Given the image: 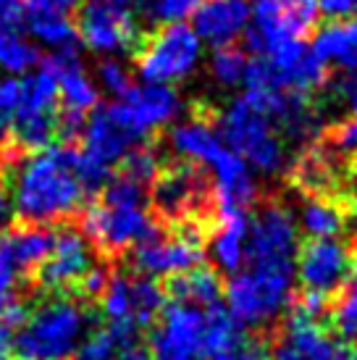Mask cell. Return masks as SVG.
<instances>
[{"mask_svg": "<svg viewBox=\"0 0 357 360\" xmlns=\"http://www.w3.org/2000/svg\"><path fill=\"white\" fill-rule=\"evenodd\" d=\"M105 176L89 166L79 148L48 145L16 163L11 208L27 224H53L74 216Z\"/></svg>", "mask_w": 357, "mask_h": 360, "instance_id": "1", "label": "cell"}, {"mask_svg": "<svg viewBox=\"0 0 357 360\" xmlns=\"http://www.w3.org/2000/svg\"><path fill=\"white\" fill-rule=\"evenodd\" d=\"M89 331V316L71 297H48L21 321L13 337L16 360H74Z\"/></svg>", "mask_w": 357, "mask_h": 360, "instance_id": "2", "label": "cell"}, {"mask_svg": "<svg viewBox=\"0 0 357 360\" xmlns=\"http://www.w3.org/2000/svg\"><path fill=\"white\" fill-rule=\"evenodd\" d=\"M297 279V263H263L245 260L231 274L226 287L228 313L242 326H266L276 321L292 302Z\"/></svg>", "mask_w": 357, "mask_h": 360, "instance_id": "3", "label": "cell"}, {"mask_svg": "<svg viewBox=\"0 0 357 360\" xmlns=\"http://www.w3.org/2000/svg\"><path fill=\"white\" fill-rule=\"evenodd\" d=\"M219 127L221 140L231 145V150L255 171L276 174L284 169L287 150L276 137V131L271 129V119L245 95L239 101L228 103L226 110L221 113Z\"/></svg>", "mask_w": 357, "mask_h": 360, "instance_id": "4", "label": "cell"}, {"mask_svg": "<svg viewBox=\"0 0 357 360\" xmlns=\"http://www.w3.org/2000/svg\"><path fill=\"white\" fill-rule=\"evenodd\" d=\"M202 40L184 21L163 24L137 48V71L148 84L169 87L197 69Z\"/></svg>", "mask_w": 357, "mask_h": 360, "instance_id": "5", "label": "cell"}, {"mask_svg": "<svg viewBox=\"0 0 357 360\" xmlns=\"http://www.w3.org/2000/svg\"><path fill=\"white\" fill-rule=\"evenodd\" d=\"M100 308L108 321V329L119 337H134L139 329H148L166 308V297L155 279L148 276H110L105 290L100 292Z\"/></svg>", "mask_w": 357, "mask_h": 360, "instance_id": "6", "label": "cell"}, {"mask_svg": "<svg viewBox=\"0 0 357 360\" xmlns=\"http://www.w3.org/2000/svg\"><path fill=\"white\" fill-rule=\"evenodd\" d=\"M252 27H247V48L263 56L284 48L289 42H302V37L316 27V0H252L249 6Z\"/></svg>", "mask_w": 357, "mask_h": 360, "instance_id": "7", "label": "cell"}, {"mask_svg": "<svg viewBox=\"0 0 357 360\" xmlns=\"http://www.w3.org/2000/svg\"><path fill=\"white\" fill-rule=\"evenodd\" d=\"M155 234V221L145 202H95L84 213V237L108 252L137 248Z\"/></svg>", "mask_w": 357, "mask_h": 360, "instance_id": "8", "label": "cell"}, {"mask_svg": "<svg viewBox=\"0 0 357 360\" xmlns=\"http://www.w3.org/2000/svg\"><path fill=\"white\" fill-rule=\"evenodd\" d=\"M150 337V360H205V313L187 302L160 310Z\"/></svg>", "mask_w": 357, "mask_h": 360, "instance_id": "9", "label": "cell"}, {"mask_svg": "<svg viewBox=\"0 0 357 360\" xmlns=\"http://www.w3.org/2000/svg\"><path fill=\"white\" fill-rule=\"evenodd\" d=\"M210 202V187L195 163H176L155 176L152 205L163 219L187 224L197 219Z\"/></svg>", "mask_w": 357, "mask_h": 360, "instance_id": "10", "label": "cell"}, {"mask_svg": "<svg viewBox=\"0 0 357 360\" xmlns=\"http://www.w3.org/2000/svg\"><path fill=\"white\" fill-rule=\"evenodd\" d=\"M202 260V240L195 229H178L171 234H152L134 248V269L139 276L163 279L181 276L197 269Z\"/></svg>", "mask_w": 357, "mask_h": 360, "instance_id": "11", "label": "cell"}, {"mask_svg": "<svg viewBox=\"0 0 357 360\" xmlns=\"http://www.w3.org/2000/svg\"><path fill=\"white\" fill-rule=\"evenodd\" d=\"M77 37L95 53H137L142 45L134 16L126 8H116L103 0H87L79 8Z\"/></svg>", "mask_w": 357, "mask_h": 360, "instance_id": "12", "label": "cell"}, {"mask_svg": "<svg viewBox=\"0 0 357 360\" xmlns=\"http://www.w3.org/2000/svg\"><path fill=\"white\" fill-rule=\"evenodd\" d=\"M95 266L98 263L92 242L77 229H60L50 242L48 258L40 266V281L50 292H69L82 287Z\"/></svg>", "mask_w": 357, "mask_h": 360, "instance_id": "13", "label": "cell"}, {"mask_svg": "<svg viewBox=\"0 0 357 360\" xmlns=\"http://www.w3.org/2000/svg\"><path fill=\"white\" fill-rule=\"evenodd\" d=\"M299 229L284 205H266L249 224L247 258L263 263H297Z\"/></svg>", "mask_w": 357, "mask_h": 360, "instance_id": "14", "label": "cell"}, {"mask_svg": "<svg viewBox=\"0 0 357 360\" xmlns=\"http://www.w3.org/2000/svg\"><path fill=\"white\" fill-rule=\"evenodd\" d=\"M352 260V252L339 240H310L297 255V279L308 295L326 300L347 281Z\"/></svg>", "mask_w": 357, "mask_h": 360, "instance_id": "15", "label": "cell"}, {"mask_svg": "<svg viewBox=\"0 0 357 360\" xmlns=\"http://www.w3.org/2000/svg\"><path fill=\"white\" fill-rule=\"evenodd\" d=\"M110 108L121 124L142 142L176 116L178 95L163 84H145V87H131L126 95L110 103Z\"/></svg>", "mask_w": 357, "mask_h": 360, "instance_id": "16", "label": "cell"}, {"mask_svg": "<svg viewBox=\"0 0 357 360\" xmlns=\"http://www.w3.org/2000/svg\"><path fill=\"white\" fill-rule=\"evenodd\" d=\"M82 142H84V148H82L84 160H87L98 174H103L105 179H108L110 169H113L116 163H121L137 145H142V142L121 124L119 116L113 113L110 105L98 108L92 113V119L84 124Z\"/></svg>", "mask_w": 357, "mask_h": 360, "instance_id": "17", "label": "cell"}, {"mask_svg": "<svg viewBox=\"0 0 357 360\" xmlns=\"http://www.w3.org/2000/svg\"><path fill=\"white\" fill-rule=\"evenodd\" d=\"M273 360H347L344 350L320 323V316L294 310L273 345Z\"/></svg>", "mask_w": 357, "mask_h": 360, "instance_id": "18", "label": "cell"}, {"mask_svg": "<svg viewBox=\"0 0 357 360\" xmlns=\"http://www.w3.org/2000/svg\"><path fill=\"white\" fill-rule=\"evenodd\" d=\"M50 242L53 234L37 224L0 229V274L16 281L30 276L32 271H40L50 252Z\"/></svg>", "mask_w": 357, "mask_h": 360, "instance_id": "19", "label": "cell"}, {"mask_svg": "<svg viewBox=\"0 0 357 360\" xmlns=\"http://www.w3.org/2000/svg\"><path fill=\"white\" fill-rule=\"evenodd\" d=\"M40 69L48 71L56 79V87H58L66 113L87 116L89 110L98 108V87L87 77V71L82 69L79 56L74 51H53L48 58L40 60Z\"/></svg>", "mask_w": 357, "mask_h": 360, "instance_id": "20", "label": "cell"}, {"mask_svg": "<svg viewBox=\"0 0 357 360\" xmlns=\"http://www.w3.org/2000/svg\"><path fill=\"white\" fill-rule=\"evenodd\" d=\"M205 360H266L258 342H249L228 310L213 305L205 313Z\"/></svg>", "mask_w": 357, "mask_h": 360, "instance_id": "21", "label": "cell"}, {"mask_svg": "<svg viewBox=\"0 0 357 360\" xmlns=\"http://www.w3.org/2000/svg\"><path fill=\"white\" fill-rule=\"evenodd\" d=\"M249 27V0H205L195 11V27L200 40L216 48H226Z\"/></svg>", "mask_w": 357, "mask_h": 360, "instance_id": "22", "label": "cell"}, {"mask_svg": "<svg viewBox=\"0 0 357 360\" xmlns=\"http://www.w3.org/2000/svg\"><path fill=\"white\" fill-rule=\"evenodd\" d=\"M310 48L326 66L357 71V19L328 21L326 27L316 32Z\"/></svg>", "mask_w": 357, "mask_h": 360, "instance_id": "23", "label": "cell"}, {"mask_svg": "<svg viewBox=\"0 0 357 360\" xmlns=\"http://www.w3.org/2000/svg\"><path fill=\"white\" fill-rule=\"evenodd\" d=\"M249 224L245 216H221V224L210 237V258L219 269L234 274L247 258Z\"/></svg>", "mask_w": 357, "mask_h": 360, "instance_id": "24", "label": "cell"}, {"mask_svg": "<svg viewBox=\"0 0 357 360\" xmlns=\"http://www.w3.org/2000/svg\"><path fill=\"white\" fill-rule=\"evenodd\" d=\"M297 229L305 231L310 240H337L344 229V213L334 200L323 195H310L302 200L297 213Z\"/></svg>", "mask_w": 357, "mask_h": 360, "instance_id": "25", "label": "cell"}, {"mask_svg": "<svg viewBox=\"0 0 357 360\" xmlns=\"http://www.w3.org/2000/svg\"><path fill=\"white\" fill-rule=\"evenodd\" d=\"M174 295H176V302H187L195 308H213L221 297L219 274L202 266L187 271L174 281Z\"/></svg>", "mask_w": 357, "mask_h": 360, "instance_id": "26", "label": "cell"}, {"mask_svg": "<svg viewBox=\"0 0 357 360\" xmlns=\"http://www.w3.org/2000/svg\"><path fill=\"white\" fill-rule=\"evenodd\" d=\"M331 321L342 340L357 342V258L352 260L347 281L339 290V297L331 310Z\"/></svg>", "mask_w": 357, "mask_h": 360, "instance_id": "27", "label": "cell"}, {"mask_svg": "<svg viewBox=\"0 0 357 360\" xmlns=\"http://www.w3.org/2000/svg\"><path fill=\"white\" fill-rule=\"evenodd\" d=\"M30 32L53 51H74L77 27L63 16H27Z\"/></svg>", "mask_w": 357, "mask_h": 360, "instance_id": "28", "label": "cell"}, {"mask_svg": "<svg viewBox=\"0 0 357 360\" xmlns=\"http://www.w3.org/2000/svg\"><path fill=\"white\" fill-rule=\"evenodd\" d=\"M37 63H40L37 48L30 40L19 37V32L0 40V69L11 71V74H27Z\"/></svg>", "mask_w": 357, "mask_h": 360, "instance_id": "29", "label": "cell"}, {"mask_svg": "<svg viewBox=\"0 0 357 360\" xmlns=\"http://www.w3.org/2000/svg\"><path fill=\"white\" fill-rule=\"evenodd\" d=\"M249 60L242 51H237L234 45L219 48L210 58V71H213V79L223 84V87H234L239 82H245Z\"/></svg>", "mask_w": 357, "mask_h": 360, "instance_id": "30", "label": "cell"}, {"mask_svg": "<svg viewBox=\"0 0 357 360\" xmlns=\"http://www.w3.org/2000/svg\"><path fill=\"white\" fill-rule=\"evenodd\" d=\"M121 163H124L121 174H126V176H131L134 181L145 184V187H148L150 181H155V176L160 174L158 150H155L152 145H148V142L137 145V148H134L126 158L121 160Z\"/></svg>", "mask_w": 357, "mask_h": 360, "instance_id": "31", "label": "cell"}, {"mask_svg": "<svg viewBox=\"0 0 357 360\" xmlns=\"http://www.w3.org/2000/svg\"><path fill=\"white\" fill-rule=\"evenodd\" d=\"M121 352V340L110 329H92L84 334L74 352V360H116Z\"/></svg>", "mask_w": 357, "mask_h": 360, "instance_id": "32", "label": "cell"}, {"mask_svg": "<svg viewBox=\"0 0 357 360\" xmlns=\"http://www.w3.org/2000/svg\"><path fill=\"white\" fill-rule=\"evenodd\" d=\"M19 101H21V82L13 79V77L0 82V153L11 148V129H13Z\"/></svg>", "mask_w": 357, "mask_h": 360, "instance_id": "33", "label": "cell"}, {"mask_svg": "<svg viewBox=\"0 0 357 360\" xmlns=\"http://www.w3.org/2000/svg\"><path fill=\"white\" fill-rule=\"evenodd\" d=\"M205 0H145V13H150L155 21L174 24V21L187 19L189 13L202 6Z\"/></svg>", "mask_w": 357, "mask_h": 360, "instance_id": "34", "label": "cell"}, {"mask_svg": "<svg viewBox=\"0 0 357 360\" xmlns=\"http://www.w3.org/2000/svg\"><path fill=\"white\" fill-rule=\"evenodd\" d=\"M98 77H100V84H103L108 92H113L116 98H121V95H126V92L131 90L129 69L116 58L103 60V63L98 66Z\"/></svg>", "mask_w": 357, "mask_h": 360, "instance_id": "35", "label": "cell"}, {"mask_svg": "<svg viewBox=\"0 0 357 360\" xmlns=\"http://www.w3.org/2000/svg\"><path fill=\"white\" fill-rule=\"evenodd\" d=\"M82 0H24L27 16H63L69 19Z\"/></svg>", "mask_w": 357, "mask_h": 360, "instance_id": "36", "label": "cell"}, {"mask_svg": "<svg viewBox=\"0 0 357 360\" xmlns=\"http://www.w3.org/2000/svg\"><path fill=\"white\" fill-rule=\"evenodd\" d=\"M19 300H16V290H13V281L8 276L0 274V323L8 326L11 321L19 319Z\"/></svg>", "mask_w": 357, "mask_h": 360, "instance_id": "37", "label": "cell"}, {"mask_svg": "<svg viewBox=\"0 0 357 360\" xmlns=\"http://www.w3.org/2000/svg\"><path fill=\"white\" fill-rule=\"evenodd\" d=\"M318 13H323L331 21L357 19V0H316Z\"/></svg>", "mask_w": 357, "mask_h": 360, "instance_id": "38", "label": "cell"}, {"mask_svg": "<svg viewBox=\"0 0 357 360\" xmlns=\"http://www.w3.org/2000/svg\"><path fill=\"white\" fill-rule=\"evenodd\" d=\"M21 11H24L21 0H0V40L16 34L21 24Z\"/></svg>", "mask_w": 357, "mask_h": 360, "instance_id": "39", "label": "cell"}, {"mask_svg": "<svg viewBox=\"0 0 357 360\" xmlns=\"http://www.w3.org/2000/svg\"><path fill=\"white\" fill-rule=\"evenodd\" d=\"M13 358V337L8 334V326L0 323V360Z\"/></svg>", "mask_w": 357, "mask_h": 360, "instance_id": "40", "label": "cell"}, {"mask_svg": "<svg viewBox=\"0 0 357 360\" xmlns=\"http://www.w3.org/2000/svg\"><path fill=\"white\" fill-rule=\"evenodd\" d=\"M11 192H8V187H6V181L0 179V226L8 221V216H11Z\"/></svg>", "mask_w": 357, "mask_h": 360, "instance_id": "41", "label": "cell"}, {"mask_svg": "<svg viewBox=\"0 0 357 360\" xmlns=\"http://www.w3.org/2000/svg\"><path fill=\"white\" fill-rule=\"evenodd\" d=\"M342 92L347 95V103H349V108H352V116L357 119V77H352V79L344 82Z\"/></svg>", "mask_w": 357, "mask_h": 360, "instance_id": "42", "label": "cell"}, {"mask_svg": "<svg viewBox=\"0 0 357 360\" xmlns=\"http://www.w3.org/2000/svg\"><path fill=\"white\" fill-rule=\"evenodd\" d=\"M116 360H150V352L139 350V347H126V350L119 352V358Z\"/></svg>", "mask_w": 357, "mask_h": 360, "instance_id": "43", "label": "cell"}, {"mask_svg": "<svg viewBox=\"0 0 357 360\" xmlns=\"http://www.w3.org/2000/svg\"><path fill=\"white\" fill-rule=\"evenodd\" d=\"M344 221H349V229H352V234L357 237V198L352 200V205H349V216Z\"/></svg>", "mask_w": 357, "mask_h": 360, "instance_id": "44", "label": "cell"}, {"mask_svg": "<svg viewBox=\"0 0 357 360\" xmlns=\"http://www.w3.org/2000/svg\"><path fill=\"white\" fill-rule=\"evenodd\" d=\"M103 3H108V6H116V8H126L131 0H103Z\"/></svg>", "mask_w": 357, "mask_h": 360, "instance_id": "45", "label": "cell"}, {"mask_svg": "<svg viewBox=\"0 0 357 360\" xmlns=\"http://www.w3.org/2000/svg\"><path fill=\"white\" fill-rule=\"evenodd\" d=\"M355 360H357V350H355Z\"/></svg>", "mask_w": 357, "mask_h": 360, "instance_id": "46", "label": "cell"}]
</instances>
